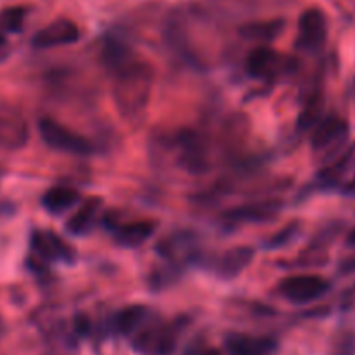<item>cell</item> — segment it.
<instances>
[{
	"label": "cell",
	"mask_w": 355,
	"mask_h": 355,
	"mask_svg": "<svg viewBox=\"0 0 355 355\" xmlns=\"http://www.w3.org/2000/svg\"><path fill=\"white\" fill-rule=\"evenodd\" d=\"M101 63L112 78L114 101L121 117L138 124L152 98L153 70L124 39L108 35L101 46Z\"/></svg>",
	"instance_id": "6da1fadb"
},
{
	"label": "cell",
	"mask_w": 355,
	"mask_h": 355,
	"mask_svg": "<svg viewBox=\"0 0 355 355\" xmlns=\"http://www.w3.org/2000/svg\"><path fill=\"white\" fill-rule=\"evenodd\" d=\"M348 135H350V125L343 117L334 114L324 115L319 124L312 129V136H310L313 155H317L324 162H329L347 148Z\"/></svg>",
	"instance_id": "7a4b0ae2"
},
{
	"label": "cell",
	"mask_w": 355,
	"mask_h": 355,
	"mask_svg": "<svg viewBox=\"0 0 355 355\" xmlns=\"http://www.w3.org/2000/svg\"><path fill=\"white\" fill-rule=\"evenodd\" d=\"M39 132L42 141L46 143L49 148L56 150V152L68 153V155L77 157H87L94 153L93 143L84 138L78 132L71 131V129L64 128L58 121L49 117H44L39 121Z\"/></svg>",
	"instance_id": "3957f363"
},
{
	"label": "cell",
	"mask_w": 355,
	"mask_h": 355,
	"mask_svg": "<svg viewBox=\"0 0 355 355\" xmlns=\"http://www.w3.org/2000/svg\"><path fill=\"white\" fill-rule=\"evenodd\" d=\"M178 164L190 174H204L209 171L211 159L206 138L193 129H182L174 138Z\"/></svg>",
	"instance_id": "277c9868"
},
{
	"label": "cell",
	"mask_w": 355,
	"mask_h": 355,
	"mask_svg": "<svg viewBox=\"0 0 355 355\" xmlns=\"http://www.w3.org/2000/svg\"><path fill=\"white\" fill-rule=\"evenodd\" d=\"M298 67V61L291 56H282L270 46H258L249 53L245 60V71L256 80H272L284 73H291Z\"/></svg>",
	"instance_id": "5b68a950"
},
{
	"label": "cell",
	"mask_w": 355,
	"mask_h": 355,
	"mask_svg": "<svg viewBox=\"0 0 355 355\" xmlns=\"http://www.w3.org/2000/svg\"><path fill=\"white\" fill-rule=\"evenodd\" d=\"M331 289V282L326 281L320 275L312 274H298L289 275L282 279L277 286V291L282 298L288 302L296 303V305H305L320 300L327 295Z\"/></svg>",
	"instance_id": "8992f818"
},
{
	"label": "cell",
	"mask_w": 355,
	"mask_h": 355,
	"mask_svg": "<svg viewBox=\"0 0 355 355\" xmlns=\"http://www.w3.org/2000/svg\"><path fill=\"white\" fill-rule=\"evenodd\" d=\"M30 139V125L23 112L8 101H0V150L18 152Z\"/></svg>",
	"instance_id": "52a82bcc"
},
{
	"label": "cell",
	"mask_w": 355,
	"mask_h": 355,
	"mask_svg": "<svg viewBox=\"0 0 355 355\" xmlns=\"http://www.w3.org/2000/svg\"><path fill=\"white\" fill-rule=\"evenodd\" d=\"M180 327L178 324H152L135 334L132 347L139 355H173Z\"/></svg>",
	"instance_id": "ba28073f"
},
{
	"label": "cell",
	"mask_w": 355,
	"mask_h": 355,
	"mask_svg": "<svg viewBox=\"0 0 355 355\" xmlns=\"http://www.w3.org/2000/svg\"><path fill=\"white\" fill-rule=\"evenodd\" d=\"M327 39V19L320 9L310 8L300 16L296 49L302 53H319Z\"/></svg>",
	"instance_id": "9c48e42d"
},
{
	"label": "cell",
	"mask_w": 355,
	"mask_h": 355,
	"mask_svg": "<svg viewBox=\"0 0 355 355\" xmlns=\"http://www.w3.org/2000/svg\"><path fill=\"white\" fill-rule=\"evenodd\" d=\"M33 256L44 263H73L75 251L51 230H33L30 237Z\"/></svg>",
	"instance_id": "30bf717a"
},
{
	"label": "cell",
	"mask_w": 355,
	"mask_h": 355,
	"mask_svg": "<svg viewBox=\"0 0 355 355\" xmlns=\"http://www.w3.org/2000/svg\"><path fill=\"white\" fill-rule=\"evenodd\" d=\"M355 171V143L331 159L315 176V187L319 190L341 189L348 182V176Z\"/></svg>",
	"instance_id": "8fae6325"
},
{
	"label": "cell",
	"mask_w": 355,
	"mask_h": 355,
	"mask_svg": "<svg viewBox=\"0 0 355 355\" xmlns=\"http://www.w3.org/2000/svg\"><path fill=\"white\" fill-rule=\"evenodd\" d=\"M80 39V30L71 19L61 18L56 21L49 23L47 26L40 28L35 35L32 37L33 49H53V47L70 46Z\"/></svg>",
	"instance_id": "7c38bea8"
},
{
	"label": "cell",
	"mask_w": 355,
	"mask_h": 355,
	"mask_svg": "<svg viewBox=\"0 0 355 355\" xmlns=\"http://www.w3.org/2000/svg\"><path fill=\"white\" fill-rule=\"evenodd\" d=\"M277 348V340L270 336L230 333L225 338V350L228 355H275Z\"/></svg>",
	"instance_id": "4fadbf2b"
},
{
	"label": "cell",
	"mask_w": 355,
	"mask_h": 355,
	"mask_svg": "<svg viewBox=\"0 0 355 355\" xmlns=\"http://www.w3.org/2000/svg\"><path fill=\"white\" fill-rule=\"evenodd\" d=\"M282 209V202L279 200H261V202L245 204V206L235 207L223 214V221L230 225L244 223H266L272 221Z\"/></svg>",
	"instance_id": "5bb4252c"
},
{
	"label": "cell",
	"mask_w": 355,
	"mask_h": 355,
	"mask_svg": "<svg viewBox=\"0 0 355 355\" xmlns=\"http://www.w3.org/2000/svg\"><path fill=\"white\" fill-rule=\"evenodd\" d=\"M107 228L122 248H138L145 244L155 232L157 225L150 220L131 221V223H117V221H107Z\"/></svg>",
	"instance_id": "9a60e30c"
},
{
	"label": "cell",
	"mask_w": 355,
	"mask_h": 355,
	"mask_svg": "<svg viewBox=\"0 0 355 355\" xmlns=\"http://www.w3.org/2000/svg\"><path fill=\"white\" fill-rule=\"evenodd\" d=\"M101 207H103V200L100 197H91V199L82 200L78 209L71 214L70 220L64 225V230L70 235H75V237L87 235L100 220Z\"/></svg>",
	"instance_id": "2e32d148"
},
{
	"label": "cell",
	"mask_w": 355,
	"mask_h": 355,
	"mask_svg": "<svg viewBox=\"0 0 355 355\" xmlns=\"http://www.w3.org/2000/svg\"><path fill=\"white\" fill-rule=\"evenodd\" d=\"M150 309L145 305H129L112 317V331L122 336H132L146 326Z\"/></svg>",
	"instance_id": "e0dca14e"
},
{
	"label": "cell",
	"mask_w": 355,
	"mask_h": 355,
	"mask_svg": "<svg viewBox=\"0 0 355 355\" xmlns=\"http://www.w3.org/2000/svg\"><path fill=\"white\" fill-rule=\"evenodd\" d=\"M254 258V249L249 245H237L225 252L216 261V274L221 279H234L251 265Z\"/></svg>",
	"instance_id": "ac0fdd59"
},
{
	"label": "cell",
	"mask_w": 355,
	"mask_h": 355,
	"mask_svg": "<svg viewBox=\"0 0 355 355\" xmlns=\"http://www.w3.org/2000/svg\"><path fill=\"white\" fill-rule=\"evenodd\" d=\"M80 200V193H78L77 190L71 189V187L58 185L46 190V193H44L42 199H40V202H42V207L47 213L63 214L67 213L68 209L77 206Z\"/></svg>",
	"instance_id": "d6986e66"
},
{
	"label": "cell",
	"mask_w": 355,
	"mask_h": 355,
	"mask_svg": "<svg viewBox=\"0 0 355 355\" xmlns=\"http://www.w3.org/2000/svg\"><path fill=\"white\" fill-rule=\"evenodd\" d=\"M284 19H265V21L245 23L244 26H241L239 32L245 40H252V42H259L261 46H266V44L275 40L284 32Z\"/></svg>",
	"instance_id": "ffe728a7"
},
{
	"label": "cell",
	"mask_w": 355,
	"mask_h": 355,
	"mask_svg": "<svg viewBox=\"0 0 355 355\" xmlns=\"http://www.w3.org/2000/svg\"><path fill=\"white\" fill-rule=\"evenodd\" d=\"M322 117H324V96L322 93H313L312 96L305 101L302 112H300L298 121H296V129H298V132L312 131V129L319 124V121Z\"/></svg>",
	"instance_id": "44dd1931"
},
{
	"label": "cell",
	"mask_w": 355,
	"mask_h": 355,
	"mask_svg": "<svg viewBox=\"0 0 355 355\" xmlns=\"http://www.w3.org/2000/svg\"><path fill=\"white\" fill-rule=\"evenodd\" d=\"M300 230H302L300 221H291V223H288L286 227H282L277 234L272 235L270 239H266L263 245H265V249H268V251L286 248V245L293 244V242L296 241V237L300 235Z\"/></svg>",
	"instance_id": "7402d4cb"
},
{
	"label": "cell",
	"mask_w": 355,
	"mask_h": 355,
	"mask_svg": "<svg viewBox=\"0 0 355 355\" xmlns=\"http://www.w3.org/2000/svg\"><path fill=\"white\" fill-rule=\"evenodd\" d=\"M26 11L23 8H11L0 12V32L4 33H18L25 25Z\"/></svg>",
	"instance_id": "603a6c76"
},
{
	"label": "cell",
	"mask_w": 355,
	"mask_h": 355,
	"mask_svg": "<svg viewBox=\"0 0 355 355\" xmlns=\"http://www.w3.org/2000/svg\"><path fill=\"white\" fill-rule=\"evenodd\" d=\"M331 355H355V333L354 331H345L340 336H336L333 343Z\"/></svg>",
	"instance_id": "cb8c5ba5"
},
{
	"label": "cell",
	"mask_w": 355,
	"mask_h": 355,
	"mask_svg": "<svg viewBox=\"0 0 355 355\" xmlns=\"http://www.w3.org/2000/svg\"><path fill=\"white\" fill-rule=\"evenodd\" d=\"M75 333L78 336H87L91 333V320L85 315H77L75 317Z\"/></svg>",
	"instance_id": "d4e9b609"
},
{
	"label": "cell",
	"mask_w": 355,
	"mask_h": 355,
	"mask_svg": "<svg viewBox=\"0 0 355 355\" xmlns=\"http://www.w3.org/2000/svg\"><path fill=\"white\" fill-rule=\"evenodd\" d=\"M185 355H220L214 348L206 347V345H193L189 350L185 352Z\"/></svg>",
	"instance_id": "484cf974"
},
{
	"label": "cell",
	"mask_w": 355,
	"mask_h": 355,
	"mask_svg": "<svg viewBox=\"0 0 355 355\" xmlns=\"http://www.w3.org/2000/svg\"><path fill=\"white\" fill-rule=\"evenodd\" d=\"M341 193L348 197H355V174L352 178H348V182L341 187Z\"/></svg>",
	"instance_id": "4316f807"
},
{
	"label": "cell",
	"mask_w": 355,
	"mask_h": 355,
	"mask_svg": "<svg viewBox=\"0 0 355 355\" xmlns=\"http://www.w3.org/2000/svg\"><path fill=\"white\" fill-rule=\"evenodd\" d=\"M9 53V44H8V39H6V35L2 32H0V61L4 60L6 56H8Z\"/></svg>",
	"instance_id": "83f0119b"
},
{
	"label": "cell",
	"mask_w": 355,
	"mask_h": 355,
	"mask_svg": "<svg viewBox=\"0 0 355 355\" xmlns=\"http://www.w3.org/2000/svg\"><path fill=\"white\" fill-rule=\"evenodd\" d=\"M347 245H350V248H355V228H352V232L348 234Z\"/></svg>",
	"instance_id": "f1b7e54d"
},
{
	"label": "cell",
	"mask_w": 355,
	"mask_h": 355,
	"mask_svg": "<svg viewBox=\"0 0 355 355\" xmlns=\"http://www.w3.org/2000/svg\"><path fill=\"white\" fill-rule=\"evenodd\" d=\"M343 270L350 272V270H355V259H350V261L347 263V265L343 266Z\"/></svg>",
	"instance_id": "f546056e"
},
{
	"label": "cell",
	"mask_w": 355,
	"mask_h": 355,
	"mask_svg": "<svg viewBox=\"0 0 355 355\" xmlns=\"http://www.w3.org/2000/svg\"><path fill=\"white\" fill-rule=\"evenodd\" d=\"M4 331H6L4 322H2V320H0V340H2V338H4Z\"/></svg>",
	"instance_id": "4dcf8cb0"
},
{
	"label": "cell",
	"mask_w": 355,
	"mask_h": 355,
	"mask_svg": "<svg viewBox=\"0 0 355 355\" xmlns=\"http://www.w3.org/2000/svg\"><path fill=\"white\" fill-rule=\"evenodd\" d=\"M352 98H354L355 101V82H354V87H352Z\"/></svg>",
	"instance_id": "1f68e13d"
}]
</instances>
